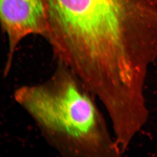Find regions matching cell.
Here are the masks:
<instances>
[{
	"instance_id": "obj_1",
	"label": "cell",
	"mask_w": 157,
	"mask_h": 157,
	"mask_svg": "<svg viewBox=\"0 0 157 157\" xmlns=\"http://www.w3.org/2000/svg\"><path fill=\"white\" fill-rule=\"evenodd\" d=\"M14 101L61 156L101 157L113 152L96 96L65 64L48 78L15 89Z\"/></svg>"
},
{
	"instance_id": "obj_2",
	"label": "cell",
	"mask_w": 157,
	"mask_h": 157,
	"mask_svg": "<svg viewBox=\"0 0 157 157\" xmlns=\"http://www.w3.org/2000/svg\"><path fill=\"white\" fill-rule=\"evenodd\" d=\"M45 39L56 62L88 86L97 83L117 53V0H42Z\"/></svg>"
},
{
	"instance_id": "obj_3",
	"label": "cell",
	"mask_w": 157,
	"mask_h": 157,
	"mask_svg": "<svg viewBox=\"0 0 157 157\" xmlns=\"http://www.w3.org/2000/svg\"><path fill=\"white\" fill-rule=\"evenodd\" d=\"M2 28L7 35L8 51L4 75H9L19 43L30 35L46 37L48 22L42 0H0Z\"/></svg>"
}]
</instances>
